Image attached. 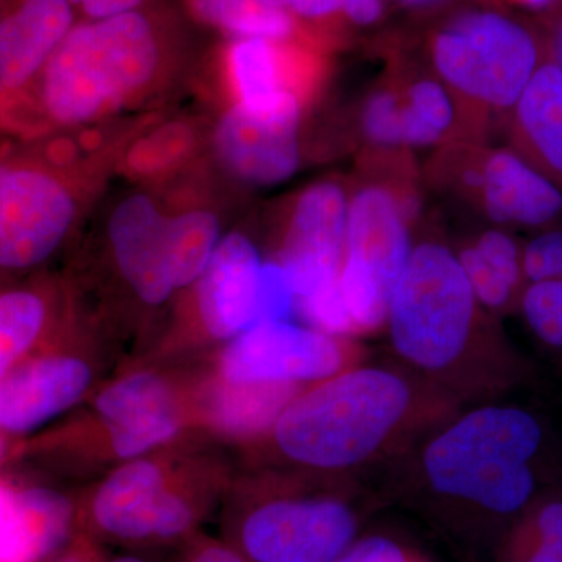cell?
<instances>
[{"label":"cell","instance_id":"obj_41","mask_svg":"<svg viewBox=\"0 0 562 562\" xmlns=\"http://www.w3.org/2000/svg\"><path fill=\"white\" fill-rule=\"evenodd\" d=\"M508 2L516 3V5L524 7V9H530L535 11H549L561 3L562 0H508Z\"/></svg>","mask_w":562,"mask_h":562},{"label":"cell","instance_id":"obj_25","mask_svg":"<svg viewBox=\"0 0 562 562\" xmlns=\"http://www.w3.org/2000/svg\"><path fill=\"white\" fill-rule=\"evenodd\" d=\"M297 395L295 384L231 383L211 390L206 413L211 424L232 436H250L273 427L284 406Z\"/></svg>","mask_w":562,"mask_h":562},{"label":"cell","instance_id":"obj_30","mask_svg":"<svg viewBox=\"0 0 562 562\" xmlns=\"http://www.w3.org/2000/svg\"><path fill=\"white\" fill-rule=\"evenodd\" d=\"M180 428L179 409L154 414L144 419L109 428L111 449L121 460H136L172 441L179 435Z\"/></svg>","mask_w":562,"mask_h":562},{"label":"cell","instance_id":"obj_45","mask_svg":"<svg viewBox=\"0 0 562 562\" xmlns=\"http://www.w3.org/2000/svg\"><path fill=\"white\" fill-rule=\"evenodd\" d=\"M109 562H146L143 558L135 557V554H122V557L113 558Z\"/></svg>","mask_w":562,"mask_h":562},{"label":"cell","instance_id":"obj_17","mask_svg":"<svg viewBox=\"0 0 562 562\" xmlns=\"http://www.w3.org/2000/svg\"><path fill=\"white\" fill-rule=\"evenodd\" d=\"M262 261L246 233L224 235L194 284L195 310L210 336L232 341L258 324Z\"/></svg>","mask_w":562,"mask_h":562},{"label":"cell","instance_id":"obj_38","mask_svg":"<svg viewBox=\"0 0 562 562\" xmlns=\"http://www.w3.org/2000/svg\"><path fill=\"white\" fill-rule=\"evenodd\" d=\"M384 10V0H339V18L358 27L376 24L382 20Z\"/></svg>","mask_w":562,"mask_h":562},{"label":"cell","instance_id":"obj_32","mask_svg":"<svg viewBox=\"0 0 562 562\" xmlns=\"http://www.w3.org/2000/svg\"><path fill=\"white\" fill-rule=\"evenodd\" d=\"M361 125L362 135L376 149H405L398 87H383L372 92L362 106Z\"/></svg>","mask_w":562,"mask_h":562},{"label":"cell","instance_id":"obj_43","mask_svg":"<svg viewBox=\"0 0 562 562\" xmlns=\"http://www.w3.org/2000/svg\"><path fill=\"white\" fill-rule=\"evenodd\" d=\"M398 5L406 7V9H420V7L431 5L438 0H395Z\"/></svg>","mask_w":562,"mask_h":562},{"label":"cell","instance_id":"obj_9","mask_svg":"<svg viewBox=\"0 0 562 562\" xmlns=\"http://www.w3.org/2000/svg\"><path fill=\"white\" fill-rule=\"evenodd\" d=\"M206 514V498L176 486L157 462L136 458L103 480L77 524L125 546L187 542Z\"/></svg>","mask_w":562,"mask_h":562},{"label":"cell","instance_id":"obj_28","mask_svg":"<svg viewBox=\"0 0 562 562\" xmlns=\"http://www.w3.org/2000/svg\"><path fill=\"white\" fill-rule=\"evenodd\" d=\"M503 562H562V501L543 503L524 520Z\"/></svg>","mask_w":562,"mask_h":562},{"label":"cell","instance_id":"obj_4","mask_svg":"<svg viewBox=\"0 0 562 562\" xmlns=\"http://www.w3.org/2000/svg\"><path fill=\"white\" fill-rule=\"evenodd\" d=\"M412 403L401 376L376 368L341 372L302 392L273 425L284 457L322 471L368 460L395 430Z\"/></svg>","mask_w":562,"mask_h":562},{"label":"cell","instance_id":"obj_14","mask_svg":"<svg viewBox=\"0 0 562 562\" xmlns=\"http://www.w3.org/2000/svg\"><path fill=\"white\" fill-rule=\"evenodd\" d=\"M350 192L321 180L295 195L288 209L279 261L297 302L338 283L346 251Z\"/></svg>","mask_w":562,"mask_h":562},{"label":"cell","instance_id":"obj_31","mask_svg":"<svg viewBox=\"0 0 562 562\" xmlns=\"http://www.w3.org/2000/svg\"><path fill=\"white\" fill-rule=\"evenodd\" d=\"M520 308L532 333L554 349H562V279L528 283Z\"/></svg>","mask_w":562,"mask_h":562},{"label":"cell","instance_id":"obj_35","mask_svg":"<svg viewBox=\"0 0 562 562\" xmlns=\"http://www.w3.org/2000/svg\"><path fill=\"white\" fill-rule=\"evenodd\" d=\"M335 562H428L386 536L357 539Z\"/></svg>","mask_w":562,"mask_h":562},{"label":"cell","instance_id":"obj_20","mask_svg":"<svg viewBox=\"0 0 562 562\" xmlns=\"http://www.w3.org/2000/svg\"><path fill=\"white\" fill-rule=\"evenodd\" d=\"M514 150L562 190V72L546 55L508 121Z\"/></svg>","mask_w":562,"mask_h":562},{"label":"cell","instance_id":"obj_1","mask_svg":"<svg viewBox=\"0 0 562 562\" xmlns=\"http://www.w3.org/2000/svg\"><path fill=\"white\" fill-rule=\"evenodd\" d=\"M187 21L168 0L77 21L38 76L0 101V133L44 138L151 113L187 72Z\"/></svg>","mask_w":562,"mask_h":562},{"label":"cell","instance_id":"obj_6","mask_svg":"<svg viewBox=\"0 0 562 562\" xmlns=\"http://www.w3.org/2000/svg\"><path fill=\"white\" fill-rule=\"evenodd\" d=\"M476 305L458 255L441 243L417 244L387 308L395 350L427 371L449 368L468 346Z\"/></svg>","mask_w":562,"mask_h":562},{"label":"cell","instance_id":"obj_23","mask_svg":"<svg viewBox=\"0 0 562 562\" xmlns=\"http://www.w3.org/2000/svg\"><path fill=\"white\" fill-rule=\"evenodd\" d=\"M183 13L227 40H303L325 47L330 43L325 33L299 20L290 10L261 0H183Z\"/></svg>","mask_w":562,"mask_h":562},{"label":"cell","instance_id":"obj_8","mask_svg":"<svg viewBox=\"0 0 562 562\" xmlns=\"http://www.w3.org/2000/svg\"><path fill=\"white\" fill-rule=\"evenodd\" d=\"M360 517L333 495H269L235 506L225 541L249 562H335L357 541Z\"/></svg>","mask_w":562,"mask_h":562},{"label":"cell","instance_id":"obj_33","mask_svg":"<svg viewBox=\"0 0 562 562\" xmlns=\"http://www.w3.org/2000/svg\"><path fill=\"white\" fill-rule=\"evenodd\" d=\"M522 269L527 284L562 279V222L522 246Z\"/></svg>","mask_w":562,"mask_h":562},{"label":"cell","instance_id":"obj_11","mask_svg":"<svg viewBox=\"0 0 562 562\" xmlns=\"http://www.w3.org/2000/svg\"><path fill=\"white\" fill-rule=\"evenodd\" d=\"M454 180L497 227L542 228L562 222V190L512 146L465 147Z\"/></svg>","mask_w":562,"mask_h":562},{"label":"cell","instance_id":"obj_18","mask_svg":"<svg viewBox=\"0 0 562 562\" xmlns=\"http://www.w3.org/2000/svg\"><path fill=\"white\" fill-rule=\"evenodd\" d=\"M77 21L68 0H0V101L38 76Z\"/></svg>","mask_w":562,"mask_h":562},{"label":"cell","instance_id":"obj_21","mask_svg":"<svg viewBox=\"0 0 562 562\" xmlns=\"http://www.w3.org/2000/svg\"><path fill=\"white\" fill-rule=\"evenodd\" d=\"M209 125L194 117L166 121L158 114L127 144L117 165L116 176L136 187L155 188L190 171L210 143Z\"/></svg>","mask_w":562,"mask_h":562},{"label":"cell","instance_id":"obj_15","mask_svg":"<svg viewBox=\"0 0 562 562\" xmlns=\"http://www.w3.org/2000/svg\"><path fill=\"white\" fill-rule=\"evenodd\" d=\"M49 344L0 380V431L10 438L40 430L90 390V364L76 355L46 350Z\"/></svg>","mask_w":562,"mask_h":562},{"label":"cell","instance_id":"obj_19","mask_svg":"<svg viewBox=\"0 0 562 562\" xmlns=\"http://www.w3.org/2000/svg\"><path fill=\"white\" fill-rule=\"evenodd\" d=\"M63 305V284L46 272L0 283V380L52 341Z\"/></svg>","mask_w":562,"mask_h":562},{"label":"cell","instance_id":"obj_3","mask_svg":"<svg viewBox=\"0 0 562 562\" xmlns=\"http://www.w3.org/2000/svg\"><path fill=\"white\" fill-rule=\"evenodd\" d=\"M542 443L538 419L514 406H486L430 442L424 469L436 494L492 519L522 513L536 490L530 462Z\"/></svg>","mask_w":562,"mask_h":562},{"label":"cell","instance_id":"obj_10","mask_svg":"<svg viewBox=\"0 0 562 562\" xmlns=\"http://www.w3.org/2000/svg\"><path fill=\"white\" fill-rule=\"evenodd\" d=\"M327 47L313 41L227 40L217 69L227 105L266 120L301 124L325 70Z\"/></svg>","mask_w":562,"mask_h":562},{"label":"cell","instance_id":"obj_37","mask_svg":"<svg viewBox=\"0 0 562 562\" xmlns=\"http://www.w3.org/2000/svg\"><path fill=\"white\" fill-rule=\"evenodd\" d=\"M179 562H249L225 539L199 538L184 542Z\"/></svg>","mask_w":562,"mask_h":562},{"label":"cell","instance_id":"obj_44","mask_svg":"<svg viewBox=\"0 0 562 562\" xmlns=\"http://www.w3.org/2000/svg\"><path fill=\"white\" fill-rule=\"evenodd\" d=\"M261 2L268 3V5L279 7V9L290 10L299 0H261Z\"/></svg>","mask_w":562,"mask_h":562},{"label":"cell","instance_id":"obj_22","mask_svg":"<svg viewBox=\"0 0 562 562\" xmlns=\"http://www.w3.org/2000/svg\"><path fill=\"white\" fill-rule=\"evenodd\" d=\"M199 187L180 188L165 198L169 268L177 291L194 286L224 238L221 214L203 199Z\"/></svg>","mask_w":562,"mask_h":562},{"label":"cell","instance_id":"obj_7","mask_svg":"<svg viewBox=\"0 0 562 562\" xmlns=\"http://www.w3.org/2000/svg\"><path fill=\"white\" fill-rule=\"evenodd\" d=\"M413 190L391 179L364 180L350 192L339 286L358 331L382 327L392 292L414 249Z\"/></svg>","mask_w":562,"mask_h":562},{"label":"cell","instance_id":"obj_13","mask_svg":"<svg viewBox=\"0 0 562 562\" xmlns=\"http://www.w3.org/2000/svg\"><path fill=\"white\" fill-rule=\"evenodd\" d=\"M103 236L122 283L147 306L165 305L177 290L169 268L165 198L136 187L111 199L103 211Z\"/></svg>","mask_w":562,"mask_h":562},{"label":"cell","instance_id":"obj_36","mask_svg":"<svg viewBox=\"0 0 562 562\" xmlns=\"http://www.w3.org/2000/svg\"><path fill=\"white\" fill-rule=\"evenodd\" d=\"M68 2L76 11L79 21H99L147 9L165 0H68Z\"/></svg>","mask_w":562,"mask_h":562},{"label":"cell","instance_id":"obj_24","mask_svg":"<svg viewBox=\"0 0 562 562\" xmlns=\"http://www.w3.org/2000/svg\"><path fill=\"white\" fill-rule=\"evenodd\" d=\"M476 302L484 308H508L520 302L527 280L522 246L503 227L487 228L458 255Z\"/></svg>","mask_w":562,"mask_h":562},{"label":"cell","instance_id":"obj_40","mask_svg":"<svg viewBox=\"0 0 562 562\" xmlns=\"http://www.w3.org/2000/svg\"><path fill=\"white\" fill-rule=\"evenodd\" d=\"M55 562H103L99 554L98 547L92 542V538L87 532L77 535L74 542L69 543L68 549L58 557Z\"/></svg>","mask_w":562,"mask_h":562},{"label":"cell","instance_id":"obj_34","mask_svg":"<svg viewBox=\"0 0 562 562\" xmlns=\"http://www.w3.org/2000/svg\"><path fill=\"white\" fill-rule=\"evenodd\" d=\"M295 308H297V295L283 266L279 260L265 261L261 272L258 324L290 321Z\"/></svg>","mask_w":562,"mask_h":562},{"label":"cell","instance_id":"obj_16","mask_svg":"<svg viewBox=\"0 0 562 562\" xmlns=\"http://www.w3.org/2000/svg\"><path fill=\"white\" fill-rule=\"evenodd\" d=\"M301 124L266 120L227 105L211 125V151L222 171L246 187H276L301 168Z\"/></svg>","mask_w":562,"mask_h":562},{"label":"cell","instance_id":"obj_27","mask_svg":"<svg viewBox=\"0 0 562 562\" xmlns=\"http://www.w3.org/2000/svg\"><path fill=\"white\" fill-rule=\"evenodd\" d=\"M94 406L109 428L177 409L171 384L151 372L122 376L101 391Z\"/></svg>","mask_w":562,"mask_h":562},{"label":"cell","instance_id":"obj_2","mask_svg":"<svg viewBox=\"0 0 562 562\" xmlns=\"http://www.w3.org/2000/svg\"><path fill=\"white\" fill-rule=\"evenodd\" d=\"M158 114L0 140V283L46 272L105 198L127 144Z\"/></svg>","mask_w":562,"mask_h":562},{"label":"cell","instance_id":"obj_42","mask_svg":"<svg viewBox=\"0 0 562 562\" xmlns=\"http://www.w3.org/2000/svg\"><path fill=\"white\" fill-rule=\"evenodd\" d=\"M14 450H16V439L0 431V468L13 457Z\"/></svg>","mask_w":562,"mask_h":562},{"label":"cell","instance_id":"obj_39","mask_svg":"<svg viewBox=\"0 0 562 562\" xmlns=\"http://www.w3.org/2000/svg\"><path fill=\"white\" fill-rule=\"evenodd\" d=\"M539 31L546 43L547 55L562 72V2L542 13Z\"/></svg>","mask_w":562,"mask_h":562},{"label":"cell","instance_id":"obj_12","mask_svg":"<svg viewBox=\"0 0 562 562\" xmlns=\"http://www.w3.org/2000/svg\"><path fill=\"white\" fill-rule=\"evenodd\" d=\"M338 336L290 321L265 322L228 341L221 380L231 383H321L346 364Z\"/></svg>","mask_w":562,"mask_h":562},{"label":"cell","instance_id":"obj_26","mask_svg":"<svg viewBox=\"0 0 562 562\" xmlns=\"http://www.w3.org/2000/svg\"><path fill=\"white\" fill-rule=\"evenodd\" d=\"M398 92L405 149L432 146L454 135L464 105L438 77H414Z\"/></svg>","mask_w":562,"mask_h":562},{"label":"cell","instance_id":"obj_29","mask_svg":"<svg viewBox=\"0 0 562 562\" xmlns=\"http://www.w3.org/2000/svg\"><path fill=\"white\" fill-rule=\"evenodd\" d=\"M47 557L21 491L0 486V562H41Z\"/></svg>","mask_w":562,"mask_h":562},{"label":"cell","instance_id":"obj_5","mask_svg":"<svg viewBox=\"0 0 562 562\" xmlns=\"http://www.w3.org/2000/svg\"><path fill=\"white\" fill-rule=\"evenodd\" d=\"M428 55L435 76L465 109L506 124L547 50L536 25L505 11L473 9L432 31Z\"/></svg>","mask_w":562,"mask_h":562}]
</instances>
